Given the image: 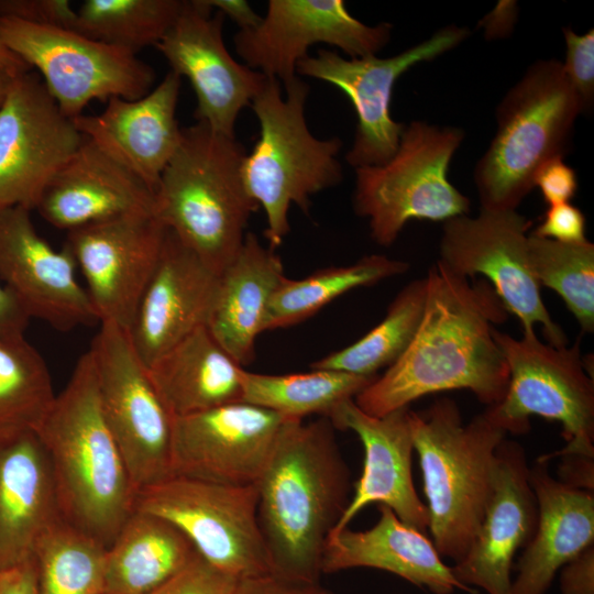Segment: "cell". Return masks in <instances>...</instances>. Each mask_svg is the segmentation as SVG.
I'll return each mask as SVG.
<instances>
[{"mask_svg": "<svg viewBox=\"0 0 594 594\" xmlns=\"http://www.w3.org/2000/svg\"><path fill=\"white\" fill-rule=\"evenodd\" d=\"M426 279L424 316L410 345L354 398L369 415L384 416L451 389H469L488 407L507 392L509 371L493 329L508 312L493 287L459 276L439 261Z\"/></svg>", "mask_w": 594, "mask_h": 594, "instance_id": "obj_1", "label": "cell"}, {"mask_svg": "<svg viewBox=\"0 0 594 594\" xmlns=\"http://www.w3.org/2000/svg\"><path fill=\"white\" fill-rule=\"evenodd\" d=\"M321 417L287 419L256 483L257 515L272 574L318 583L326 541L350 502V471Z\"/></svg>", "mask_w": 594, "mask_h": 594, "instance_id": "obj_2", "label": "cell"}, {"mask_svg": "<svg viewBox=\"0 0 594 594\" xmlns=\"http://www.w3.org/2000/svg\"><path fill=\"white\" fill-rule=\"evenodd\" d=\"M35 431L52 464L63 518L108 548L135 509L136 488L103 416L89 351Z\"/></svg>", "mask_w": 594, "mask_h": 594, "instance_id": "obj_3", "label": "cell"}, {"mask_svg": "<svg viewBox=\"0 0 594 594\" xmlns=\"http://www.w3.org/2000/svg\"><path fill=\"white\" fill-rule=\"evenodd\" d=\"M245 154L235 138L202 122L182 128L154 193L156 218L218 275L238 255L258 209L242 180Z\"/></svg>", "mask_w": 594, "mask_h": 594, "instance_id": "obj_4", "label": "cell"}, {"mask_svg": "<svg viewBox=\"0 0 594 594\" xmlns=\"http://www.w3.org/2000/svg\"><path fill=\"white\" fill-rule=\"evenodd\" d=\"M432 542L461 560L476 536L492 493L496 451L507 432L485 413L463 425L457 403L441 397L409 411Z\"/></svg>", "mask_w": 594, "mask_h": 594, "instance_id": "obj_5", "label": "cell"}, {"mask_svg": "<svg viewBox=\"0 0 594 594\" xmlns=\"http://www.w3.org/2000/svg\"><path fill=\"white\" fill-rule=\"evenodd\" d=\"M308 94L298 76L284 85L267 77L251 101L260 135L243 158L241 175L249 195L264 209L265 238L274 250L289 233L292 205L308 212L312 195L342 180L337 158L342 142L311 134L305 117Z\"/></svg>", "mask_w": 594, "mask_h": 594, "instance_id": "obj_6", "label": "cell"}, {"mask_svg": "<svg viewBox=\"0 0 594 594\" xmlns=\"http://www.w3.org/2000/svg\"><path fill=\"white\" fill-rule=\"evenodd\" d=\"M581 101L557 59L530 65L496 109L497 130L474 168L481 209L516 210L538 170L563 157Z\"/></svg>", "mask_w": 594, "mask_h": 594, "instance_id": "obj_7", "label": "cell"}, {"mask_svg": "<svg viewBox=\"0 0 594 594\" xmlns=\"http://www.w3.org/2000/svg\"><path fill=\"white\" fill-rule=\"evenodd\" d=\"M463 138L459 128L416 120L385 164L355 169L354 210L369 220L378 245L393 244L411 219L447 221L469 213V198L448 178Z\"/></svg>", "mask_w": 594, "mask_h": 594, "instance_id": "obj_8", "label": "cell"}, {"mask_svg": "<svg viewBox=\"0 0 594 594\" xmlns=\"http://www.w3.org/2000/svg\"><path fill=\"white\" fill-rule=\"evenodd\" d=\"M509 371V382L501 402L485 413L506 432L525 433L534 415L562 426L564 448L541 458L576 454L594 458V384L580 353L573 346H553L536 333L516 339L493 329Z\"/></svg>", "mask_w": 594, "mask_h": 594, "instance_id": "obj_9", "label": "cell"}, {"mask_svg": "<svg viewBox=\"0 0 594 594\" xmlns=\"http://www.w3.org/2000/svg\"><path fill=\"white\" fill-rule=\"evenodd\" d=\"M257 486L172 475L136 493L135 509L177 527L209 564L242 580L271 572L257 515Z\"/></svg>", "mask_w": 594, "mask_h": 594, "instance_id": "obj_10", "label": "cell"}, {"mask_svg": "<svg viewBox=\"0 0 594 594\" xmlns=\"http://www.w3.org/2000/svg\"><path fill=\"white\" fill-rule=\"evenodd\" d=\"M0 38L41 74L61 111L73 119L92 100H134L152 90L153 68L135 54L72 29L0 16Z\"/></svg>", "mask_w": 594, "mask_h": 594, "instance_id": "obj_11", "label": "cell"}, {"mask_svg": "<svg viewBox=\"0 0 594 594\" xmlns=\"http://www.w3.org/2000/svg\"><path fill=\"white\" fill-rule=\"evenodd\" d=\"M88 351L103 416L136 493L172 476L174 417L134 350L129 330L100 323Z\"/></svg>", "mask_w": 594, "mask_h": 594, "instance_id": "obj_12", "label": "cell"}, {"mask_svg": "<svg viewBox=\"0 0 594 594\" xmlns=\"http://www.w3.org/2000/svg\"><path fill=\"white\" fill-rule=\"evenodd\" d=\"M529 222L516 210L481 209L444 221L439 262L452 273L473 279L483 275L508 314L521 323L522 333L542 328L547 343L564 346V331L552 320L541 298L528 256Z\"/></svg>", "mask_w": 594, "mask_h": 594, "instance_id": "obj_13", "label": "cell"}, {"mask_svg": "<svg viewBox=\"0 0 594 594\" xmlns=\"http://www.w3.org/2000/svg\"><path fill=\"white\" fill-rule=\"evenodd\" d=\"M469 30L449 25L428 40L391 57L376 55L344 58L337 52L319 50L298 62L296 74L326 81L342 90L358 117L352 147L345 155L355 169L385 164L396 152L404 124L393 120L391 100L397 79L414 65L431 61L454 48Z\"/></svg>", "mask_w": 594, "mask_h": 594, "instance_id": "obj_14", "label": "cell"}, {"mask_svg": "<svg viewBox=\"0 0 594 594\" xmlns=\"http://www.w3.org/2000/svg\"><path fill=\"white\" fill-rule=\"evenodd\" d=\"M84 139L38 74L14 77L0 107V210L35 209Z\"/></svg>", "mask_w": 594, "mask_h": 594, "instance_id": "obj_15", "label": "cell"}, {"mask_svg": "<svg viewBox=\"0 0 594 594\" xmlns=\"http://www.w3.org/2000/svg\"><path fill=\"white\" fill-rule=\"evenodd\" d=\"M393 25L370 26L356 20L342 0H270L266 14L253 29L233 38L245 65L282 85L292 81L308 48L324 43L350 58L376 55L389 41Z\"/></svg>", "mask_w": 594, "mask_h": 594, "instance_id": "obj_16", "label": "cell"}, {"mask_svg": "<svg viewBox=\"0 0 594 594\" xmlns=\"http://www.w3.org/2000/svg\"><path fill=\"white\" fill-rule=\"evenodd\" d=\"M166 230L154 213H139L67 231L64 245L86 279L100 323L131 328Z\"/></svg>", "mask_w": 594, "mask_h": 594, "instance_id": "obj_17", "label": "cell"}, {"mask_svg": "<svg viewBox=\"0 0 594 594\" xmlns=\"http://www.w3.org/2000/svg\"><path fill=\"white\" fill-rule=\"evenodd\" d=\"M206 0L183 1L172 28L155 45L173 73L186 77L196 95L197 122L235 138L240 111L251 105L266 76L237 62L224 46V15Z\"/></svg>", "mask_w": 594, "mask_h": 594, "instance_id": "obj_18", "label": "cell"}, {"mask_svg": "<svg viewBox=\"0 0 594 594\" xmlns=\"http://www.w3.org/2000/svg\"><path fill=\"white\" fill-rule=\"evenodd\" d=\"M287 418L244 402L176 417L173 475L227 485H254Z\"/></svg>", "mask_w": 594, "mask_h": 594, "instance_id": "obj_19", "label": "cell"}, {"mask_svg": "<svg viewBox=\"0 0 594 594\" xmlns=\"http://www.w3.org/2000/svg\"><path fill=\"white\" fill-rule=\"evenodd\" d=\"M31 210H0V279L31 318L58 331L99 322L77 264L64 245L55 250L36 231Z\"/></svg>", "mask_w": 594, "mask_h": 594, "instance_id": "obj_20", "label": "cell"}, {"mask_svg": "<svg viewBox=\"0 0 594 594\" xmlns=\"http://www.w3.org/2000/svg\"><path fill=\"white\" fill-rule=\"evenodd\" d=\"M537 519L525 451L505 439L496 451L492 493L479 531L452 565L455 578L487 594H512L514 557L530 541Z\"/></svg>", "mask_w": 594, "mask_h": 594, "instance_id": "obj_21", "label": "cell"}, {"mask_svg": "<svg viewBox=\"0 0 594 594\" xmlns=\"http://www.w3.org/2000/svg\"><path fill=\"white\" fill-rule=\"evenodd\" d=\"M409 411L405 407L377 417L349 399L329 415L336 429L353 431L364 449L362 474L331 532L348 527L365 506L374 503L389 507L411 527L421 531L428 528L427 506L418 496L411 475L414 443Z\"/></svg>", "mask_w": 594, "mask_h": 594, "instance_id": "obj_22", "label": "cell"}, {"mask_svg": "<svg viewBox=\"0 0 594 594\" xmlns=\"http://www.w3.org/2000/svg\"><path fill=\"white\" fill-rule=\"evenodd\" d=\"M218 285L219 275L167 229L129 329L146 367L194 330L207 326Z\"/></svg>", "mask_w": 594, "mask_h": 594, "instance_id": "obj_23", "label": "cell"}, {"mask_svg": "<svg viewBox=\"0 0 594 594\" xmlns=\"http://www.w3.org/2000/svg\"><path fill=\"white\" fill-rule=\"evenodd\" d=\"M182 78L169 72L141 98H110L100 114L73 118L77 130L154 193L182 138L176 107Z\"/></svg>", "mask_w": 594, "mask_h": 594, "instance_id": "obj_24", "label": "cell"}, {"mask_svg": "<svg viewBox=\"0 0 594 594\" xmlns=\"http://www.w3.org/2000/svg\"><path fill=\"white\" fill-rule=\"evenodd\" d=\"M154 191L85 138L44 189L36 210L53 227L74 230L113 218L154 213Z\"/></svg>", "mask_w": 594, "mask_h": 594, "instance_id": "obj_25", "label": "cell"}, {"mask_svg": "<svg viewBox=\"0 0 594 594\" xmlns=\"http://www.w3.org/2000/svg\"><path fill=\"white\" fill-rule=\"evenodd\" d=\"M62 517L52 464L37 432L0 438V571L32 558L40 536Z\"/></svg>", "mask_w": 594, "mask_h": 594, "instance_id": "obj_26", "label": "cell"}, {"mask_svg": "<svg viewBox=\"0 0 594 594\" xmlns=\"http://www.w3.org/2000/svg\"><path fill=\"white\" fill-rule=\"evenodd\" d=\"M377 522L367 530L345 527L326 541L321 571L333 573L354 568H372L393 573L433 594L455 590L477 594L462 584L447 565L432 540L424 531L402 521L385 505H378Z\"/></svg>", "mask_w": 594, "mask_h": 594, "instance_id": "obj_27", "label": "cell"}, {"mask_svg": "<svg viewBox=\"0 0 594 594\" xmlns=\"http://www.w3.org/2000/svg\"><path fill=\"white\" fill-rule=\"evenodd\" d=\"M548 463L540 457L529 468L538 519L517 564L512 594H544L565 563L594 546L593 492L553 479Z\"/></svg>", "mask_w": 594, "mask_h": 594, "instance_id": "obj_28", "label": "cell"}, {"mask_svg": "<svg viewBox=\"0 0 594 594\" xmlns=\"http://www.w3.org/2000/svg\"><path fill=\"white\" fill-rule=\"evenodd\" d=\"M280 256L246 233L230 265L219 275V285L207 329L242 366L255 356V341L263 332L270 300L284 277Z\"/></svg>", "mask_w": 594, "mask_h": 594, "instance_id": "obj_29", "label": "cell"}, {"mask_svg": "<svg viewBox=\"0 0 594 594\" xmlns=\"http://www.w3.org/2000/svg\"><path fill=\"white\" fill-rule=\"evenodd\" d=\"M147 370L174 418L242 402L245 369L206 326L183 338Z\"/></svg>", "mask_w": 594, "mask_h": 594, "instance_id": "obj_30", "label": "cell"}, {"mask_svg": "<svg viewBox=\"0 0 594 594\" xmlns=\"http://www.w3.org/2000/svg\"><path fill=\"white\" fill-rule=\"evenodd\" d=\"M196 556L172 522L134 509L107 548L103 594H151Z\"/></svg>", "mask_w": 594, "mask_h": 594, "instance_id": "obj_31", "label": "cell"}, {"mask_svg": "<svg viewBox=\"0 0 594 594\" xmlns=\"http://www.w3.org/2000/svg\"><path fill=\"white\" fill-rule=\"evenodd\" d=\"M408 263L381 254L353 264L318 270L302 278L284 276L270 300L263 332L307 320L345 293L404 274Z\"/></svg>", "mask_w": 594, "mask_h": 594, "instance_id": "obj_32", "label": "cell"}, {"mask_svg": "<svg viewBox=\"0 0 594 594\" xmlns=\"http://www.w3.org/2000/svg\"><path fill=\"white\" fill-rule=\"evenodd\" d=\"M376 376L336 370L312 369L307 373L261 374L244 371L242 402L287 419L329 415L342 403L354 399Z\"/></svg>", "mask_w": 594, "mask_h": 594, "instance_id": "obj_33", "label": "cell"}, {"mask_svg": "<svg viewBox=\"0 0 594 594\" xmlns=\"http://www.w3.org/2000/svg\"><path fill=\"white\" fill-rule=\"evenodd\" d=\"M37 594H103L107 547L63 517L37 539Z\"/></svg>", "mask_w": 594, "mask_h": 594, "instance_id": "obj_34", "label": "cell"}, {"mask_svg": "<svg viewBox=\"0 0 594 594\" xmlns=\"http://www.w3.org/2000/svg\"><path fill=\"white\" fill-rule=\"evenodd\" d=\"M427 295L426 277L408 283L389 304L384 319L349 346L311 364V369L336 370L377 376L406 352L420 326Z\"/></svg>", "mask_w": 594, "mask_h": 594, "instance_id": "obj_35", "label": "cell"}, {"mask_svg": "<svg viewBox=\"0 0 594 594\" xmlns=\"http://www.w3.org/2000/svg\"><path fill=\"white\" fill-rule=\"evenodd\" d=\"M55 396L50 370L24 333L0 330V438L36 430Z\"/></svg>", "mask_w": 594, "mask_h": 594, "instance_id": "obj_36", "label": "cell"}, {"mask_svg": "<svg viewBox=\"0 0 594 594\" xmlns=\"http://www.w3.org/2000/svg\"><path fill=\"white\" fill-rule=\"evenodd\" d=\"M182 6L179 0H86L73 30L136 55L164 37Z\"/></svg>", "mask_w": 594, "mask_h": 594, "instance_id": "obj_37", "label": "cell"}, {"mask_svg": "<svg viewBox=\"0 0 594 594\" xmlns=\"http://www.w3.org/2000/svg\"><path fill=\"white\" fill-rule=\"evenodd\" d=\"M531 272L541 286L554 290L575 317L582 332L594 331V244L562 243L529 234Z\"/></svg>", "mask_w": 594, "mask_h": 594, "instance_id": "obj_38", "label": "cell"}, {"mask_svg": "<svg viewBox=\"0 0 594 594\" xmlns=\"http://www.w3.org/2000/svg\"><path fill=\"white\" fill-rule=\"evenodd\" d=\"M563 34L566 44L563 72L585 111L592 107L594 98V30L579 35L564 29Z\"/></svg>", "mask_w": 594, "mask_h": 594, "instance_id": "obj_39", "label": "cell"}, {"mask_svg": "<svg viewBox=\"0 0 594 594\" xmlns=\"http://www.w3.org/2000/svg\"><path fill=\"white\" fill-rule=\"evenodd\" d=\"M238 582L197 553L184 569L151 594H234Z\"/></svg>", "mask_w": 594, "mask_h": 594, "instance_id": "obj_40", "label": "cell"}, {"mask_svg": "<svg viewBox=\"0 0 594 594\" xmlns=\"http://www.w3.org/2000/svg\"><path fill=\"white\" fill-rule=\"evenodd\" d=\"M0 16L73 30L76 10L68 0H0Z\"/></svg>", "mask_w": 594, "mask_h": 594, "instance_id": "obj_41", "label": "cell"}, {"mask_svg": "<svg viewBox=\"0 0 594 594\" xmlns=\"http://www.w3.org/2000/svg\"><path fill=\"white\" fill-rule=\"evenodd\" d=\"M562 243H582L585 238V217L570 202L549 206L542 221L530 233Z\"/></svg>", "mask_w": 594, "mask_h": 594, "instance_id": "obj_42", "label": "cell"}, {"mask_svg": "<svg viewBox=\"0 0 594 594\" xmlns=\"http://www.w3.org/2000/svg\"><path fill=\"white\" fill-rule=\"evenodd\" d=\"M535 187L540 189L543 200L549 206L565 204L578 190L576 174L564 163L563 157H556L538 170Z\"/></svg>", "mask_w": 594, "mask_h": 594, "instance_id": "obj_43", "label": "cell"}, {"mask_svg": "<svg viewBox=\"0 0 594 594\" xmlns=\"http://www.w3.org/2000/svg\"><path fill=\"white\" fill-rule=\"evenodd\" d=\"M234 594H334L318 583L289 581L272 573L239 580Z\"/></svg>", "mask_w": 594, "mask_h": 594, "instance_id": "obj_44", "label": "cell"}, {"mask_svg": "<svg viewBox=\"0 0 594 594\" xmlns=\"http://www.w3.org/2000/svg\"><path fill=\"white\" fill-rule=\"evenodd\" d=\"M559 583L562 594H594V546L561 568Z\"/></svg>", "mask_w": 594, "mask_h": 594, "instance_id": "obj_45", "label": "cell"}, {"mask_svg": "<svg viewBox=\"0 0 594 594\" xmlns=\"http://www.w3.org/2000/svg\"><path fill=\"white\" fill-rule=\"evenodd\" d=\"M559 466V481L563 484L593 492L594 458L576 454H564Z\"/></svg>", "mask_w": 594, "mask_h": 594, "instance_id": "obj_46", "label": "cell"}, {"mask_svg": "<svg viewBox=\"0 0 594 594\" xmlns=\"http://www.w3.org/2000/svg\"><path fill=\"white\" fill-rule=\"evenodd\" d=\"M0 594H37L34 558L0 571Z\"/></svg>", "mask_w": 594, "mask_h": 594, "instance_id": "obj_47", "label": "cell"}, {"mask_svg": "<svg viewBox=\"0 0 594 594\" xmlns=\"http://www.w3.org/2000/svg\"><path fill=\"white\" fill-rule=\"evenodd\" d=\"M517 6L515 1H499L498 4L480 22L486 38L507 36L516 22Z\"/></svg>", "mask_w": 594, "mask_h": 594, "instance_id": "obj_48", "label": "cell"}, {"mask_svg": "<svg viewBox=\"0 0 594 594\" xmlns=\"http://www.w3.org/2000/svg\"><path fill=\"white\" fill-rule=\"evenodd\" d=\"M30 317L0 279V330L24 332Z\"/></svg>", "mask_w": 594, "mask_h": 594, "instance_id": "obj_49", "label": "cell"}, {"mask_svg": "<svg viewBox=\"0 0 594 594\" xmlns=\"http://www.w3.org/2000/svg\"><path fill=\"white\" fill-rule=\"evenodd\" d=\"M206 2L221 12L224 18L229 16L234 23H237L240 30L253 29L257 26L262 20L249 4L243 0H206Z\"/></svg>", "mask_w": 594, "mask_h": 594, "instance_id": "obj_50", "label": "cell"}, {"mask_svg": "<svg viewBox=\"0 0 594 594\" xmlns=\"http://www.w3.org/2000/svg\"><path fill=\"white\" fill-rule=\"evenodd\" d=\"M0 70L16 77L32 70V68L0 38Z\"/></svg>", "mask_w": 594, "mask_h": 594, "instance_id": "obj_51", "label": "cell"}, {"mask_svg": "<svg viewBox=\"0 0 594 594\" xmlns=\"http://www.w3.org/2000/svg\"><path fill=\"white\" fill-rule=\"evenodd\" d=\"M14 77L8 75L4 72L0 70V107L7 96V92L11 86V82Z\"/></svg>", "mask_w": 594, "mask_h": 594, "instance_id": "obj_52", "label": "cell"}]
</instances>
